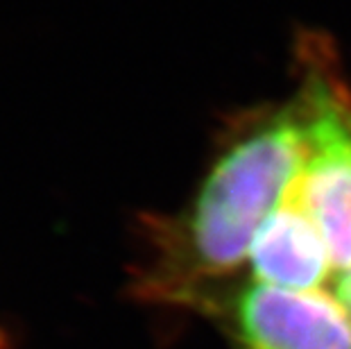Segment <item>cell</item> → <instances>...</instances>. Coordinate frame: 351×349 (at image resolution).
Masks as SVG:
<instances>
[{"label": "cell", "mask_w": 351, "mask_h": 349, "mask_svg": "<svg viewBox=\"0 0 351 349\" xmlns=\"http://www.w3.org/2000/svg\"><path fill=\"white\" fill-rule=\"evenodd\" d=\"M302 59L304 161L293 186L322 227L338 274L351 268V93L319 39H306Z\"/></svg>", "instance_id": "obj_2"}, {"label": "cell", "mask_w": 351, "mask_h": 349, "mask_svg": "<svg viewBox=\"0 0 351 349\" xmlns=\"http://www.w3.org/2000/svg\"><path fill=\"white\" fill-rule=\"evenodd\" d=\"M252 279L290 291H319L333 277V258L317 220L290 186L258 229L250 250Z\"/></svg>", "instance_id": "obj_4"}, {"label": "cell", "mask_w": 351, "mask_h": 349, "mask_svg": "<svg viewBox=\"0 0 351 349\" xmlns=\"http://www.w3.org/2000/svg\"><path fill=\"white\" fill-rule=\"evenodd\" d=\"M328 284H331V295L335 297V302H338L351 317V268L333 274Z\"/></svg>", "instance_id": "obj_5"}, {"label": "cell", "mask_w": 351, "mask_h": 349, "mask_svg": "<svg viewBox=\"0 0 351 349\" xmlns=\"http://www.w3.org/2000/svg\"><path fill=\"white\" fill-rule=\"evenodd\" d=\"M227 331L234 349H351V317L324 291H290L247 281L215 286L193 306Z\"/></svg>", "instance_id": "obj_3"}, {"label": "cell", "mask_w": 351, "mask_h": 349, "mask_svg": "<svg viewBox=\"0 0 351 349\" xmlns=\"http://www.w3.org/2000/svg\"><path fill=\"white\" fill-rule=\"evenodd\" d=\"M304 161L300 102L261 111L238 125L173 218H156L134 293L145 302L193 309L250 258L252 243L286 197Z\"/></svg>", "instance_id": "obj_1"}, {"label": "cell", "mask_w": 351, "mask_h": 349, "mask_svg": "<svg viewBox=\"0 0 351 349\" xmlns=\"http://www.w3.org/2000/svg\"><path fill=\"white\" fill-rule=\"evenodd\" d=\"M5 345H7V343H5V336L0 333V349H5Z\"/></svg>", "instance_id": "obj_6"}]
</instances>
